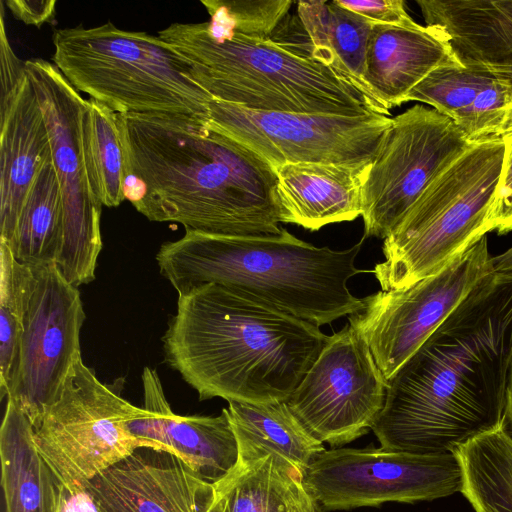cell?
<instances>
[{
	"label": "cell",
	"instance_id": "cell-41",
	"mask_svg": "<svg viewBox=\"0 0 512 512\" xmlns=\"http://www.w3.org/2000/svg\"><path fill=\"white\" fill-rule=\"evenodd\" d=\"M505 425L507 430L512 435V366L509 373L508 386H507V403H506V420Z\"/></svg>",
	"mask_w": 512,
	"mask_h": 512
},
{
	"label": "cell",
	"instance_id": "cell-30",
	"mask_svg": "<svg viewBox=\"0 0 512 512\" xmlns=\"http://www.w3.org/2000/svg\"><path fill=\"white\" fill-rule=\"evenodd\" d=\"M492 75L478 69L443 66L432 71L407 95V101L428 104L461 129L477 93Z\"/></svg>",
	"mask_w": 512,
	"mask_h": 512
},
{
	"label": "cell",
	"instance_id": "cell-1",
	"mask_svg": "<svg viewBox=\"0 0 512 512\" xmlns=\"http://www.w3.org/2000/svg\"><path fill=\"white\" fill-rule=\"evenodd\" d=\"M512 271H492L387 381L372 431L385 449L454 452L505 425Z\"/></svg>",
	"mask_w": 512,
	"mask_h": 512
},
{
	"label": "cell",
	"instance_id": "cell-16",
	"mask_svg": "<svg viewBox=\"0 0 512 512\" xmlns=\"http://www.w3.org/2000/svg\"><path fill=\"white\" fill-rule=\"evenodd\" d=\"M145 412L127 422L129 431L179 457L202 481L214 484L237 464L239 452L227 409L218 416L175 414L155 369L142 372Z\"/></svg>",
	"mask_w": 512,
	"mask_h": 512
},
{
	"label": "cell",
	"instance_id": "cell-21",
	"mask_svg": "<svg viewBox=\"0 0 512 512\" xmlns=\"http://www.w3.org/2000/svg\"><path fill=\"white\" fill-rule=\"evenodd\" d=\"M371 163V162H370ZM370 163H287L276 167L281 222L317 231L362 214V187Z\"/></svg>",
	"mask_w": 512,
	"mask_h": 512
},
{
	"label": "cell",
	"instance_id": "cell-15",
	"mask_svg": "<svg viewBox=\"0 0 512 512\" xmlns=\"http://www.w3.org/2000/svg\"><path fill=\"white\" fill-rule=\"evenodd\" d=\"M32 268L23 333L6 398L36 428L59 398L81 354L80 332L86 316L78 287L65 279L56 263Z\"/></svg>",
	"mask_w": 512,
	"mask_h": 512
},
{
	"label": "cell",
	"instance_id": "cell-17",
	"mask_svg": "<svg viewBox=\"0 0 512 512\" xmlns=\"http://www.w3.org/2000/svg\"><path fill=\"white\" fill-rule=\"evenodd\" d=\"M201 482L179 457L140 448L84 487L100 512H198Z\"/></svg>",
	"mask_w": 512,
	"mask_h": 512
},
{
	"label": "cell",
	"instance_id": "cell-34",
	"mask_svg": "<svg viewBox=\"0 0 512 512\" xmlns=\"http://www.w3.org/2000/svg\"><path fill=\"white\" fill-rule=\"evenodd\" d=\"M335 2L373 23L397 26L416 24L407 13L402 0H335Z\"/></svg>",
	"mask_w": 512,
	"mask_h": 512
},
{
	"label": "cell",
	"instance_id": "cell-11",
	"mask_svg": "<svg viewBox=\"0 0 512 512\" xmlns=\"http://www.w3.org/2000/svg\"><path fill=\"white\" fill-rule=\"evenodd\" d=\"M302 483L323 511H334L451 496L461 492L463 476L454 452L334 448L316 457Z\"/></svg>",
	"mask_w": 512,
	"mask_h": 512
},
{
	"label": "cell",
	"instance_id": "cell-7",
	"mask_svg": "<svg viewBox=\"0 0 512 512\" xmlns=\"http://www.w3.org/2000/svg\"><path fill=\"white\" fill-rule=\"evenodd\" d=\"M504 155L500 137L476 142L429 185L384 239L372 271L383 291L437 273L489 232Z\"/></svg>",
	"mask_w": 512,
	"mask_h": 512
},
{
	"label": "cell",
	"instance_id": "cell-37",
	"mask_svg": "<svg viewBox=\"0 0 512 512\" xmlns=\"http://www.w3.org/2000/svg\"><path fill=\"white\" fill-rule=\"evenodd\" d=\"M56 512H100L85 487H65L58 483Z\"/></svg>",
	"mask_w": 512,
	"mask_h": 512
},
{
	"label": "cell",
	"instance_id": "cell-3",
	"mask_svg": "<svg viewBox=\"0 0 512 512\" xmlns=\"http://www.w3.org/2000/svg\"><path fill=\"white\" fill-rule=\"evenodd\" d=\"M329 336L259 299L208 284L179 295L162 337L166 363L200 400L286 401Z\"/></svg>",
	"mask_w": 512,
	"mask_h": 512
},
{
	"label": "cell",
	"instance_id": "cell-33",
	"mask_svg": "<svg viewBox=\"0 0 512 512\" xmlns=\"http://www.w3.org/2000/svg\"><path fill=\"white\" fill-rule=\"evenodd\" d=\"M505 155L500 183L488 217L489 232L498 234L511 231L512 228V120L501 134Z\"/></svg>",
	"mask_w": 512,
	"mask_h": 512
},
{
	"label": "cell",
	"instance_id": "cell-29",
	"mask_svg": "<svg viewBox=\"0 0 512 512\" xmlns=\"http://www.w3.org/2000/svg\"><path fill=\"white\" fill-rule=\"evenodd\" d=\"M0 393L6 397L12 383L33 268L20 263L11 248L0 242Z\"/></svg>",
	"mask_w": 512,
	"mask_h": 512
},
{
	"label": "cell",
	"instance_id": "cell-13",
	"mask_svg": "<svg viewBox=\"0 0 512 512\" xmlns=\"http://www.w3.org/2000/svg\"><path fill=\"white\" fill-rule=\"evenodd\" d=\"M208 124L266 160L287 163L367 164L391 124L387 115L257 111L213 99Z\"/></svg>",
	"mask_w": 512,
	"mask_h": 512
},
{
	"label": "cell",
	"instance_id": "cell-27",
	"mask_svg": "<svg viewBox=\"0 0 512 512\" xmlns=\"http://www.w3.org/2000/svg\"><path fill=\"white\" fill-rule=\"evenodd\" d=\"M298 476L302 475L294 468L269 455L254 462H237L211 485L223 512H288L289 495Z\"/></svg>",
	"mask_w": 512,
	"mask_h": 512
},
{
	"label": "cell",
	"instance_id": "cell-22",
	"mask_svg": "<svg viewBox=\"0 0 512 512\" xmlns=\"http://www.w3.org/2000/svg\"><path fill=\"white\" fill-rule=\"evenodd\" d=\"M297 15L310 39L313 59L347 80L373 112L389 114L374 99L364 80L374 23L339 6L335 0L299 1Z\"/></svg>",
	"mask_w": 512,
	"mask_h": 512
},
{
	"label": "cell",
	"instance_id": "cell-10",
	"mask_svg": "<svg viewBox=\"0 0 512 512\" xmlns=\"http://www.w3.org/2000/svg\"><path fill=\"white\" fill-rule=\"evenodd\" d=\"M473 144L450 118L424 105L391 118L362 187L363 236L385 239Z\"/></svg>",
	"mask_w": 512,
	"mask_h": 512
},
{
	"label": "cell",
	"instance_id": "cell-26",
	"mask_svg": "<svg viewBox=\"0 0 512 512\" xmlns=\"http://www.w3.org/2000/svg\"><path fill=\"white\" fill-rule=\"evenodd\" d=\"M62 239V202L52 160L40 170L8 245L30 267L56 263Z\"/></svg>",
	"mask_w": 512,
	"mask_h": 512
},
{
	"label": "cell",
	"instance_id": "cell-23",
	"mask_svg": "<svg viewBox=\"0 0 512 512\" xmlns=\"http://www.w3.org/2000/svg\"><path fill=\"white\" fill-rule=\"evenodd\" d=\"M228 416L238 444V462L272 455L304 475L325 448L295 418L285 401L228 402Z\"/></svg>",
	"mask_w": 512,
	"mask_h": 512
},
{
	"label": "cell",
	"instance_id": "cell-4",
	"mask_svg": "<svg viewBox=\"0 0 512 512\" xmlns=\"http://www.w3.org/2000/svg\"><path fill=\"white\" fill-rule=\"evenodd\" d=\"M364 239L333 250L300 240L284 228L273 236L185 230L181 238L160 246L156 261L178 296L217 284L320 327L362 308V298L352 295L347 284L365 272L355 265Z\"/></svg>",
	"mask_w": 512,
	"mask_h": 512
},
{
	"label": "cell",
	"instance_id": "cell-39",
	"mask_svg": "<svg viewBox=\"0 0 512 512\" xmlns=\"http://www.w3.org/2000/svg\"><path fill=\"white\" fill-rule=\"evenodd\" d=\"M198 512H223L220 500L214 493L211 484L201 482L196 497Z\"/></svg>",
	"mask_w": 512,
	"mask_h": 512
},
{
	"label": "cell",
	"instance_id": "cell-9",
	"mask_svg": "<svg viewBox=\"0 0 512 512\" xmlns=\"http://www.w3.org/2000/svg\"><path fill=\"white\" fill-rule=\"evenodd\" d=\"M46 123L62 202V239L56 265L75 287L95 279L102 249V202L85 154L82 116L86 100L44 59L25 61Z\"/></svg>",
	"mask_w": 512,
	"mask_h": 512
},
{
	"label": "cell",
	"instance_id": "cell-19",
	"mask_svg": "<svg viewBox=\"0 0 512 512\" xmlns=\"http://www.w3.org/2000/svg\"><path fill=\"white\" fill-rule=\"evenodd\" d=\"M457 65L461 64L435 27L374 23L364 80L374 99L389 113L406 102L409 92L432 71Z\"/></svg>",
	"mask_w": 512,
	"mask_h": 512
},
{
	"label": "cell",
	"instance_id": "cell-31",
	"mask_svg": "<svg viewBox=\"0 0 512 512\" xmlns=\"http://www.w3.org/2000/svg\"><path fill=\"white\" fill-rule=\"evenodd\" d=\"M201 3L210 15L206 25L211 32L254 39H269L292 5L288 0H202Z\"/></svg>",
	"mask_w": 512,
	"mask_h": 512
},
{
	"label": "cell",
	"instance_id": "cell-12",
	"mask_svg": "<svg viewBox=\"0 0 512 512\" xmlns=\"http://www.w3.org/2000/svg\"><path fill=\"white\" fill-rule=\"evenodd\" d=\"M492 271L485 235L437 273L362 298V308L348 321L366 340L386 382Z\"/></svg>",
	"mask_w": 512,
	"mask_h": 512
},
{
	"label": "cell",
	"instance_id": "cell-36",
	"mask_svg": "<svg viewBox=\"0 0 512 512\" xmlns=\"http://www.w3.org/2000/svg\"><path fill=\"white\" fill-rule=\"evenodd\" d=\"M13 16L27 25L36 27L55 21L56 1L9 0L5 2Z\"/></svg>",
	"mask_w": 512,
	"mask_h": 512
},
{
	"label": "cell",
	"instance_id": "cell-18",
	"mask_svg": "<svg viewBox=\"0 0 512 512\" xmlns=\"http://www.w3.org/2000/svg\"><path fill=\"white\" fill-rule=\"evenodd\" d=\"M0 242L10 245L34 182L52 160L39 101L26 74L0 101Z\"/></svg>",
	"mask_w": 512,
	"mask_h": 512
},
{
	"label": "cell",
	"instance_id": "cell-40",
	"mask_svg": "<svg viewBox=\"0 0 512 512\" xmlns=\"http://www.w3.org/2000/svg\"><path fill=\"white\" fill-rule=\"evenodd\" d=\"M494 271H512V247L493 257Z\"/></svg>",
	"mask_w": 512,
	"mask_h": 512
},
{
	"label": "cell",
	"instance_id": "cell-8",
	"mask_svg": "<svg viewBox=\"0 0 512 512\" xmlns=\"http://www.w3.org/2000/svg\"><path fill=\"white\" fill-rule=\"evenodd\" d=\"M122 384L100 381L81 354L75 359L59 398L33 428L34 444L59 484L84 487L140 448L164 452L129 431L127 422L145 409L121 396Z\"/></svg>",
	"mask_w": 512,
	"mask_h": 512
},
{
	"label": "cell",
	"instance_id": "cell-32",
	"mask_svg": "<svg viewBox=\"0 0 512 512\" xmlns=\"http://www.w3.org/2000/svg\"><path fill=\"white\" fill-rule=\"evenodd\" d=\"M512 120V86L491 76L477 93L473 106L460 129L476 143L500 137Z\"/></svg>",
	"mask_w": 512,
	"mask_h": 512
},
{
	"label": "cell",
	"instance_id": "cell-6",
	"mask_svg": "<svg viewBox=\"0 0 512 512\" xmlns=\"http://www.w3.org/2000/svg\"><path fill=\"white\" fill-rule=\"evenodd\" d=\"M52 40L53 64L68 82L114 112L209 119L212 96L158 35L107 22L60 28Z\"/></svg>",
	"mask_w": 512,
	"mask_h": 512
},
{
	"label": "cell",
	"instance_id": "cell-25",
	"mask_svg": "<svg viewBox=\"0 0 512 512\" xmlns=\"http://www.w3.org/2000/svg\"><path fill=\"white\" fill-rule=\"evenodd\" d=\"M461 493L475 512H512V435L506 425L459 446Z\"/></svg>",
	"mask_w": 512,
	"mask_h": 512
},
{
	"label": "cell",
	"instance_id": "cell-2",
	"mask_svg": "<svg viewBox=\"0 0 512 512\" xmlns=\"http://www.w3.org/2000/svg\"><path fill=\"white\" fill-rule=\"evenodd\" d=\"M124 195L150 221L224 236H273L282 228L274 168L180 114L117 113Z\"/></svg>",
	"mask_w": 512,
	"mask_h": 512
},
{
	"label": "cell",
	"instance_id": "cell-20",
	"mask_svg": "<svg viewBox=\"0 0 512 512\" xmlns=\"http://www.w3.org/2000/svg\"><path fill=\"white\" fill-rule=\"evenodd\" d=\"M459 63L512 86V0H417Z\"/></svg>",
	"mask_w": 512,
	"mask_h": 512
},
{
	"label": "cell",
	"instance_id": "cell-42",
	"mask_svg": "<svg viewBox=\"0 0 512 512\" xmlns=\"http://www.w3.org/2000/svg\"><path fill=\"white\" fill-rule=\"evenodd\" d=\"M511 231H512V228H511Z\"/></svg>",
	"mask_w": 512,
	"mask_h": 512
},
{
	"label": "cell",
	"instance_id": "cell-35",
	"mask_svg": "<svg viewBox=\"0 0 512 512\" xmlns=\"http://www.w3.org/2000/svg\"><path fill=\"white\" fill-rule=\"evenodd\" d=\"M1 1V20H0V78L1 92L0 101L5 100L22 82L26 76V63L21 61L14 53L6 34L4 22V8Z\"/></svg>",
	"mask_w": 512,
	"mask_h": 512
},
{
	"label": "cell",
	"instance_id": "cell-5",
	"mask_svg": "<svg viewBox=\"0 0 512 512\" xmlns=\"http://www.w3.org/2000/svg\"><path fill=\"white\" fill-rule=\"evenodd\" d=\"M158 36L188 62L193 78L215 100L270 112H373L365 98L331 68L270 38L217 34L206 22L173 23Z\"/></svg>",
	"mask_w": 512,
	"mask_h": 512
},
{
	"label": "cell",
	"instance_id": "cell-24",
	"mask_svg": "<svg viewBox=\"0 0 512 512\" xmlns=\"http://www.w3.org/2000/svg\"><path fill=\"white\" fill-rule=\"evenodd\" d=\"M27 416L7 399L0 429L1 485L7 512H56L58 481L40 456Z\"/></svg>",
	"mask_w": 512,
	"mask_h": 512
},
{
	"label": "cell",
	"instance_id": "cell-38",
	"mask_svg": "<svg viewBox=\"0 0 512 512\" xmlns=\"http://www.w3.org/2000/svg\"><path fill=\"white\" fill-rule=\"evenodd\" d=\"M288 512H323L320 505L305 489L302 476H298L288 499Z\"/></svg>",
	"mask_w": 512,
	"mask_h": 512
},
{
	"label": "cell",
	"instance_id": "cell-14",
	"mask_svg": "<svg viewBox=\"0 0 512 512\" xmlns=\"http://www.w3.org/2000/svg\"><path fill=\"white\" fill-rule=\"evenodd\" d=\"M386 389L366 340L347 324L328 337L285 402L315 439L342 446L372 429L383 409Z\"/></svg>",
	"mask_w": 512,
	"mask_h": 512
},
{
	"label": "cell",
	"instance_id": "cell-28",
	"mask_svg": "<svg viewBox=\"0 0 512 512\" xmlns=\"http://www.w3.org/2000/svg\"><path fill=\"white\" fill-rule=\"evenodd\" d=\"M85 154L102 204L117 207L125 199L123 154L116 112L89 98L82 116Z\"/></svg>",
	"mask_w": 512,
	"mask_h": 512
}]
</instances>
